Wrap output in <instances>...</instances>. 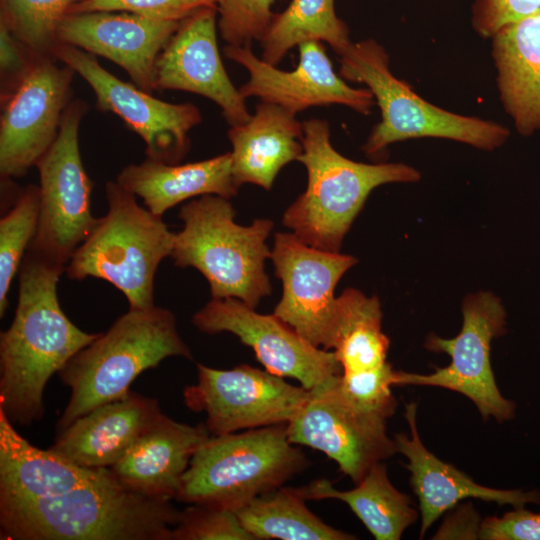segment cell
<instances>
[{
    "instance_id": "cell-5",
    "label": "cell",
    "mask_w": 540,
    "mask_h": 540,
    "mask_svg": "<svg viewBox=\"0 0 540 540\" xmlns=\"http://www.w3.org/2000/svg\"><path fill=\"white\" fill-rule=\"evenodd\" d=\"M179 217L184 226L174 234L170 256L176 266L201 272L213 299L236 298L255 308L270 295L264 263L271 255L266 245L271 220L238 225L229 199L218 195L192 199L180 208Z\"/></svg>"
},
{
    "instance_id": "cell-12",
    "label": "cell",
    "mask_w": 540,
    "mask_h": 540,
    "mask_svg": "<svg viewBox=\"0 0 540 540\" xmlns=\"http://www.w3.org/2000/svg\"><path fill=\"white\" fill-rule=\"evenodd\" d=\"M310 390L249 365L220 370L197 364V382L183 390L186 406L204 412L213 436L287 424L300 411Z\"/></svg>"
},
{
    "instance_id": "cell-38",
    "label": "cell",
    "mask_w": 540,
    "mask_h": 540,
    "mask_svg": "<svg viewBox=\"0 0 540 540\" xmlns=\"http://www.w3.org/2000/svg\"><path fill=\"white\" fill-rule=\"evenodd\" d=\"M37 59L4 21L0 20V98L15 90Z\"/></svg>"
},
{
    "instance_id": "cell-30",
    "label": "cell",
    "mask_w": 540,
    "mask_h": 540,
    "mask_svg": "<svg viewBox=\"0 0 540 540\" xmlns=\"http://www.w3.org/2000/svg\"><path fill=\"white\" fill-rule=\"evenodd\" d=\"M308 41L325 42L339 55L353 44L346 24L336 15L334 0H292L273 19L260 40L262 59L277 65L290 49Z\"/></svg>"
},
{
    "instance_id": "cell-33",
    "label": "cell",
    "mask_w": 540,
    "mask_h": 540,
    "mask_svg": "<svg viewBox=\"0 0 540 540\" xmlns=\"http://www.w3.org/2000/svg\"><path fill=\"white\" fill-rule=\"evenodd\" d=\"M172 540L254 539L235 511L205 504H189L179 512L172 529Z\"/></svg>"
},
{
    "instance_id": "cell-26",
    "label": "cell",
    "mask_w": 540,
    "mask_h": 540,
    "mask_svg": "<svg viewBox=\"0 0 540 540\" xmlns=\"http://www.w3.org/2000/svg\"><path fill=\"white\" fill-rule=\"evenodd\" d=\"M116 181L140 197L153 214L162 216L177 204L203 195L234 197L239 189L232 172L231 153L186 164L146 158L125 166Z\"/></svg>"
},
{
    "instance_id": "cell-21",
    "label": "cell",
    "mask_w": 540,
    "mask_h": 540,
    "mask_svg": "<svg viewBox=\"0 0 540 540\" xmlns=\"http://www.w3.org/2000/svg\"><path fill=\"white\" fill-rule=\"evenodd\" d=\"M156 398L130 391L59 431L50 448L87 468H110L163 416Z\"/></svg>"
},
{
    "instance_id": "cell-3",
    "label": "cell",
    "mask_w": 540,
    "mask_h": 540,
    "mask_svg": "<svg viewBox=\"0 0 540 540\" xmlns=\"http://www.w3.org/2000/svg\"><path fill=\"white\" fill-rule=\"evenodd\" d=\"M173 356L193 359L178 333L175 315L156 305L129 308L58 372L71 391L57 422L59 431L91 410L126 396L143 371Z\"/></svg>"
},
{
    "instance_id": "cell-27",
    "label": "cell",
    "mask_w": 540,
    "mask_h": 540,
    "mask_svg": "<svg viewBox=\"0 0 540 540\" xmlns=\"http://www.w3.org/2000/svg\"><path fill=\"white\" fill-rule=\"evenodd\" d=\"M302 489L307 500L345 502L377 540H399L418 518L411 498L393 486L383 462L374 465L351 490H337L327 479L316 480Z\"/></svg>"
},
{
    "instance_id": "cell-32",
    "label": "cell",
    "mask_w": 540,
    "mask_h": 540,
    "mask_svg": "<svg viewBox=\"0 0 540 540\" xmlns=\"http://www.w3.org/2000/svg\"><path fill=\"white\" fill-rule=\"evenodd\" d=\"M40 213V188L29 185L0 220V317L8 307L11 283L35 237Z\"/></svg>"
},
{
    "instance_id": "cell-6",
    "label": "cell",
    "mask_w": 540,
    "mask_h": 540,
    "mask_svg": "<svg viewBox=\"0 0 540 540\" xmlns=\"http://www.w3.org/2000/svg\"><path fill=\"white\" fill-rule=\"evenodd\" d=\"M308 466L286 424L210 435L194 453L175 499L237 511Z\"/></svg>"
},
{
    "instance_id": "cell-1",
    "label": "cell",
    "mask_w": 540,
    "mask_h": 540,
    "mask_svg": "<svg viewBox=\"0 0 540 540\" xmlns=\"http://www.w3.org/2000/svg\"><path fill=\"white\" fill-rule=\"evenodd\" d=\"M64 271L31 252L19 269L15 315L0 334V409L14 425L42 419L49 379L99 335L81 330L62 310L57 285Z\"/></svg>"
},
{
    "instance_id": "cell-29",
    "label": "cell",
    "mask_w": 540,
    "mask_h": 540,
    "mask_svg": "<svg viewBox=\"0 0 540 540\" xmlns=\"http://www.w3.org/2000/svg\"><path fill=\"white\" fill-rule=\"evenodd\" d=\"M338 301L332 350L343 373L374 370L387 363L390 341L382 331V311L377 297L348 288Z\"/></svg>"
},
{
    "instance_id": "cell-22",
    "label": "cell",
    "mask_w": 540,
    "mask_h": 540,
    "mask_svg": "<svg viewBox=\"0 0 540 540\" xmlns=\"http://www.w3.org/2000/svg\"><path fill=\"white\" fill-rule=\"evenodd\" d=\"M209 437L205 424L189 425L164 414L110 470L129 490L175 499L194 453Z\"/></svg>"
},
{
    "instance_id": "cell-7",
    "label": "cell",
    "mask_w": 540,
    "mask_h": 540,
    "mask_svg": "<svg viewBox=\"0 0 540 540\" xmlns=\"http://www.w3.org/2000/svg\"><path fill=\"white\" fill-rule=\"evenodd\" d=\"M340 76L370 90L381 112L363 150L374 155L390 144L418 138H442L481 150H495L509 138L504 125L457 114L420 97L390 70L389 55L373 39L353 43L341 56Z\"/></svg>"
},
{
    "instance_id": "cell-35",
    "label": "cell",
    "mask_w": 540,
    "mask_h": 540,
    "mask_svg": "<svg viewBox=\"0 0 540 540\" xmlns=\"http://www.w3.org/2000/svg\"><path fill=\"white\" fill-rule=\"evenodd\" d=\"M396 371L388 362L370 371L343 373L339 384L343 392L356 404L391 417L397 407L392 394Z\"/></svg>"
},
{
    "instance_id": "cell-34",
    "label": "cell",
    "mask_w": 540,
    "mask_h": 540,
    "mask_svg": "<svg viewBox=\"0 0 540 540\" xmlns=\"http://www.w3.org/2000/svg\"><path fill=\"white\" fill-rule=\"evenodd\" d=\"M275 0H219L218 27L227 45L251 44L265 35L274 13Z\"/></svg>"
},
{
    "instance_id": "cell-10",
    "label": "cell",
    "mask_w": 540,
    "mask_h": 540,
    "mask_svg": "<svg viewBox=\"0 0 540 540\" xmlns=\"http://www.w3.org/2000/svg\"><path fill=\"white\" fill-rule=\"evenodd\" d=\"M463 323L459 334L444 339L431 334L426 348L451 357L448 366L431 374L396 371L394 385L441 387L469 398L483 419L499 423L515 415V404L497 387L490 361L491 342L505 333L506 312L501 300L490 292L467 296L462 304Z\"/></svg>"
},
{
    "instance_id": "cell-36",
    "label": "cell",
    "mask_w": 540,
    "mask_h": 540,
    "mask_svg": "<svg viewBox=\"0 0 540 540\" xmlns=\"http://www.w3.org/2000/svg\"><path fill=\"white\" fill-rule=\"evenodd\" d=\"M219 0H83L71 13L122 11L160 20L181 21L194 12L217 6Z\"/></svg>"
},
{
    "instance_id": "cell-18",
    "label": "cell",
    "mask_w": 540,
    "mask_h": 540,
    "mask_svg": "<svg viewBox=\"0 0 540 540\" xmlns=\"http://www.w3.org/2000/svg\"><path fill=\"white\" fill-rule=\"evenodd\" d=\"M217 12V6L205 7L180 21L157 58L154 91L180 90L206 97L234 126L247 122L251 115L220 57Z\"/></svg>"
},
{
    "instance_id": "cell-13",
    "label": "cell",
    "mask_w": 540,
    "mask_h": 540,
    "mask_svg": "<svg viewBox=\"0 0 540 540\" xmlns=\"http://www.w3.org/2000/svg\"><path fill=\"white\" fill-rule=\"evenodd\" d=\"M54 55L88 83L99 110L116 114L141 137L146 158L168 164L183 159L190 147L189 132L202 120L195 105L155 98L117 78L99 63L97 56L77 47L58 43Z\"/></svg>"
},
{
    "instance_id": "cell-20",
    "label": "cell",
    "mask_w": 540,
    "mask_h": 540,
    "mask_svg": "<svg viewBox=\"0 0 540 540\" xmlns=\"http://www.w3.org/2000/svg\"><path fill=\"white\" fill-rule=\"evenodd\" d=\"M417 404L405 406V419L409 425L410 436L404 433L395 435L398 453L403 454L410 471V483L419 501L421 514L420 537L445 512L461 500L476 498L495 502L498 505L524 507L528 503L540 504V492L537 490H502L482 486L453 465L443 462L431 453L422 443L416 423Z\"/></svg>"
},
{
    "instance_id": "cell-37",
    "label": "cell",
    "mask_w": 540,
    "mask_h": 540,
    "mask_svg": "<svg viewBox=\"0 0 540 540\" xmlns=\"http://www.w3.org/2000/svg\"><path fill=\"white\" fill-rule=\"evenodd\" d=\"M540 12V0H474L471 23L483 38L504 26Z\"/></svg>"
},
{
    "instance_id": "cell-23",
    "label": "cell",
    "mask_w": 540,
    "mask_h": 540,
    "mask_svg": "<svg viewBox=\"0 0 540 540\" xmlns=\"http://www.w3.org/2000/svg\"><path fill=\"white\" fill-rule=\"evenodd\" d=\"M113 478L110 468L83 467L33 446L0 409V499L56 497Z\"/></svg>"
},
{
    "instance_id": "cell-2",
    "label": "cell",
    "mask_w": 540,
    "mask_h": 540,
    "mask_svg": "<svg viewBox=\"0 0 540 540\" xmlns=\"http://www.w3.org/2000/svg\"><path fill=\"white\" fill-rule=\"evenodd\" d=\"M179 512L172 499L113 478L56 497L0 499V539L172 540Z\"/></svg>"
},
{
    "instance_id": "cell-28",
    "label": "cell",
    "mask_w": 540,
    "mask_h": 540,
    "mask_svg": "<svg viewBox=\"0 0 540 540\" xmlns=\"http://www.w3.org/2000/svg\"><path fill=\"white\" fill-rule=\"evenodd\" d=\"M302 487L281 486L252 499L236 512L254 540H352L315 515L305 504Z\"/></svg>"
},
{
    "instance_id": "cell-11",
    "label": "cell",
    "mask_w": 540,
    "mask_h": 540,
    "mask_svg": "<svg viewBox=\"0 0 540 540\" xmlns=\"http://www.w3.org/2000/svg\"><path fill=\"white\" fill-rule=\"evenodd\" d=\"M340 375L310 390L306 403L286 424L287 435L295 445L323 452L357 484L398 451L387 434L389 417L353 402L340 387Z\"/></svg>"
},
{
    "instance_id": "cell-9",
    "label": "cell",
    "mask_w": 540,
    "mask_h": 540,
    "mask_svg": "<svg viewBox=\"0 0 540 540\" xmlns=\"http://www.w3.org/2000/svg\"><path fill=\"white\" fill-rule=\"evenodd\" d=\"M88 110L86 101L72 99L56 140L36 164L40 213L27 252L64 270L98 221L91 212L93 181L84 168L79 147V129Z\"/></svg>"
},
{
    "instance_id": "cell-24",
    "label": "cell",
    "mask_w": 540,
    "mask_h": 540,
    "mask_svg": "<svg viewBox=\"0 0 540 540\" xmlns=\"http://www.w3.org/2000/svg\"><path fill=\"white\" fill-rule=\"evenodd\" d=\"M492 40L496 81L517 132L540 131V12L508 24Z\"/></svg>"
},
{
    "instance_id": "cell-19",
    "label": "cell",
    "mask_w": 540,
    "mask_h": 540,
    "mask_svg": "<svg viewBox=\"0 0 540 540\" xmlns=\"http://www.w3.org/2000/svg\"><path fill=\"white\" fill-rule=\"evenodd\" d=\"M179 23L122 11L71 13L60 23L57 39L112 61L151 93L157 58Z\"/></svg>"
},
{
    "instance_id": "cell-8",
    "label": "cell",
    "mask_w": 540,
    "mask_h": 540,
    "mask_svg": "<svg viewBox=\"0 0 540 540\" xmlns=\"http://www.w3.org/2000/svg\"><path fill=\"white\" fill-rule=\"evenodd\" d=\"M105 192L108 211L98 218L65 272L71 280L92 277L109 282L126 297L130 309L153 307L155 275L171 255L175 233L117 181H108Z\"/></svg>"
},
{
    "instance_id": "cell-17",
    "label": "cell",
    "mask_w": 540,
    "mask_h": 540,
    "mask_svg": "<svg viewBox=\"0 0 540 540\" xmlns=\"http://www.w3.org/2000/svg\"><path fill=\"white\" fill-rule=\"evenodd\" d=\"M299 61L292 71H282L258 58L250 44L226 45L225 56L249 73L239 91L246 99L258 97L296 115L311 107L339 104L361 114H369L375 104L367 88H355L333 69L322 42L300 44Z\"/></svg>"
},
{
    "instance_id": "cell-4",
    "label": "cell",
    "mask_w": 540,
    "mask_h": 540,
    "mask_svg": "<svg viewBox=\"0 0 540 540\" xmlns=\"http://www.w3.org/2000/svg\"><path fill=\"white\" fill-rule=\"evenodd\" d=\"M303 151L298 161L307 170V187L283 216V224L305 244L339 252L345 234L369 194L387 183H413L420 172L404 163L367 164L341 155L330 141L329 124L303 122Z\"/></svg>"
},
{
    "instance_id": "cell-39",
    "label": "cell",
    "mask_w": 540,
    "mask_h": 540,
    "mask_svg": "<svg viewBox=\"0 0 540 540\" xmlns=\"http://www.w3.org/2000/svg\"><path fill=\"white\" fill-rule=\"evenodd\" d=\"M479 539L540 540V513L519 507L502 517H488L481 521Z\"/></svg>"
},
{
    "instance_id": "cell-25",
    "label": "cell",
    "mask_w": 540,
    "mask_h": 540,
    "mask_svg": "<svg viewBox=\"0 0 540 540\" xmlns=\"http://www.w3.org/2000/svg\"><path fill=\"white\" fill-rule=\"evenodd\" d=\"M232 172L236 183L270 190L279 171L303 151V123L278 105L261 102L254 115L231 126Z\"/></svg>"
},
{
    "instance_id": "cell-40",
    "label": "cell",
    "mask_w": 540,
    "mask_h": 540,
    "mask_svg": "<svg viewBox=\"0 0 540 540\" xmlns=\"http://www.w3.org/2000/svg\"><path fill=\"white\" fill-rule=\"evenodd\" d=\"M481 521L472 508L462 507L451 515L435 534L434 539L479 538Z\"/></svg>"
},
{
    "instance_id": "cell-31",
    "label": "cell",
    "mask_w": 540,
    "mask_h": 540,
    "mask_svg": "<svg viewBox=\"0 0 540 540\" xmlns=\"http://www.w3.org/2000/svg\"><path fill=\"white\" fill-rule=\"evenodd\" d=\"M83 0H1V20L38 58H54L57 31Z\"/></svg>"
},
{
    "instance_id": "cell-15",
    "label": "cell",
    "mask_w": 540,
    "mask_h": 540,
    "mask_svg": "<svg viewBox=\"0 0 540 540\" xmlns=\"http://www.w3.org/2000/svg\"><path fill=\"white\" fill-rule=\"evenodd\" d=\"M75 74L57 59L38 58L15 90L0 98L2 179L24 176L52 146L72 101Z\"/></svg>"
},
{
    "instance_id": "cell-16",
    "label": "cell",
    "mask_w": 540,
    "mask_h": 540,
    "mask_svg": "<svg viewBox=\"0 0 540 540\" xmlns=\"http://www.w3.org/2000/svg\"><path fill=\"white\" fill-rule=\"evenodd\" d=\"M207 334L229 332L251 347L265 370L313 390L342 374L334 351L316 347L276 315H263L236 298L213 299L192 317Z\"/></svg>"
},
{
    "instance_id": "cell-14",
    "label": "cell",
    "mask_w": 540,
    "mask_h": 540,
    "mask_svg": "<svg viewBox=\"0 0 540 540\" xmlns=\"http://www.w3.org/2000/svg\"><path fill=\"white\" fill-rule=\"evenodd\" d=\"M270 258L283 285L273 314L314 346L331 350L338 317L334 291L357 259L309 246L288 232L275 234Z\"/></svg>"
}]
</instances>
